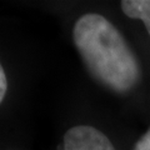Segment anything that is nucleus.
Instances as JSON below:
<instances>
[{
  "label": "nucleus",
  "instance_id": "f257e3e1",
  "mask_svg": "<svg viewBox=\"0 0 150 150\" xmlns=\"http://www.w3.org/2000/svg\"><path fill=\"white\" fill-rule=\"evenodd\" d=\"M73 40L89 74L115 93L131 90L140 67L120 31L100 14H84L75 21Z\"/></svg>",
  "mask_w": 150,
  "mask_h": 150
},
{
  "label": "nucleus",
  "instance_id": "f03ea898",
  "mask_svg": "<svg viewBox=\"0 0 150 150\" xmlns=\"http://www.w3.org/2000/svg\"><path fill=\"white\" fill-rule=\"evenodd\" d=\"M62 150H115L110 139L91 125H75L63 138Z\"/></svg>",
  "mask_w": 150,
  "mask_h": 150
},
{
  "label": "nucleus",
  "instance_id": "39448f33",
  "mask_svg": "<svg viewBox=\"0 0 150 150\" xmlns=\"http://www.w3.org/2000/svg\"><path fill=\"white\" fill-rule=\"evenodd\" d=\"M133 150H150V128L137 142Z\"/></svg>",
  "mask_w": 150,
  "mask_h": 150
},
{
  "label": "nucleus",
  "instance_id": "20e7f679",
  "mask_svg": "<svg viewBox=\"0 0 150 150\" xmlns=\"http://www.w3.org/2000/svg\"><path fill=\"white\" fill-rule=\"evenodd\" d=\"M6 93H8V78L5 70H4L1 63H0V104L5 99Z\"/></svg>",
  "mask_w": 150,
  "mask_h": 150
},
{
  "label": "nucleus",
  "instance_id": "7ed1b4c3",
  "mask_svg": "<svg viewBox=\"0 0 150 150\" xmlns=\"http://www.w3.org/2000/svg\"><path fill=\"white\" fill-rule=\"evenodd\" d=\"M120 5L121 10L128 18L144 21L150 35V0H124Z\"/></svg>",
  "mask_w": 150,
  "mask_h": 150
}]
</instances>
